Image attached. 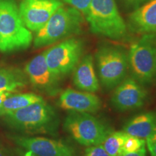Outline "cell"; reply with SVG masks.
<instances>
[{"instance_id":"cell-25","label":"cell","mask_w":156,"mask_h":156,"mask_svg":"<svg viewBox=\"0 0 156 156\" xmlns=\"http://www.w3.org/2000/svg\"><path fill=\"white\" fill-rule=\"evenodd\" d=\"M121 156H146L145 147H142L141 149L138 150L135 152H132V153H123Z\"/></svg>"},{"instance_id":"cell-10","label":"cell","mask_w":156,"mask_h":156,"mask_svg":"<svg viewBox=\"0 0 156 156\" xmlns=\"http://www.w3.org/2000/svg\"><path fill=\"white\" fill-rule=\"evenodd\" d=\"M13 141L36 156H77L75 148L65 142L41 136H15Z\"/></svg>"},{"instance_id":"cell-7","label":"cell","mask_w":156,"mask_h":156,"mask_svg":"<svg viewBox=\"0 0 156 156\" xmlns=\"http://www.w3.org/2000/svg\"><path fill=\"white\" fill-rule=\"evenodd\" d=\"M97 71L105 87L113 89L125 79L129 68L128 55L122 48L104 46L95 54Z\"/></svg>"},{"instance_id":"cell-6","label":"cell","mask_w":156,"mask_h":156,"mask_svg":"<svg viewBox=\"0 0 156 156\" xmlns=\"http://www.w3.org/2000/svg\"><path fill=\"white\" fill-rule=\"evenodd\" d=\"M129 67L142 85L151 84L156 77V34H144L130 47Z\"/></svg>"},{"instance_id":"cell-5","label":"cell","mask_w":156,"mask_h":156,"mask_svg":"<svg viewBox=\"0 0 156 156\" xmlns=\"http://www.w3.org/2000/svg\"><path fill=\"white\" fill-rule=\"evenodd\" d=\"M64 126L76 142L87 147L101 145L112 132L106 124L88 113L70 112Z\"/></svg>"},{"instance_id":"cell-3","label":"cell","mask_w":156,"mask_h":156,"mask_svg":"<svg viewBox=\"0 0 156 156\" xmlns=\"http://www.w3.org/2000/svg\"><path fill=\"white\" fill-rule=\"evenodd\" d=\"M83 23L80 12L74 7L62 6L36 33L34 44L38 48L48 46L74 34H79Z\"/></svg>"},{"instance_id":"cell-18","label":"cell","mask_w":156,"mask_h":156,"mask_svg":"<svg viewBox=\"0 0 156 156\" xmlns=\"http://www.w3.org/2000/svg\"><path fill=\"white\" fill-rule=\"evenodd\" d=\"M26 85V78L20 70L0 68V92H14Z\"/></svg>"},{"instance_id":"cell-11","label":"cell","mask_w":156,"mask_h":156,"mask_svg":"<svg viewBox=\"0 0 156 156\" xmlns=\"http://www.w3.org/2000/svg\"><path fill=\"white\" fill-rule=\"evenodd\" d=\"M147 92L142 84L134 78H126L115 89L112 105L118 110H132L141 108L145 102Z\"/></svg>"},{"instance_id":"cell-15","label":"cell","mask_w":156,"mask_h":156,"mask_svg":"<svg viewBox=\"0 0 156 156\" xmlns=\"http://www.w3.org/2000/svg\"><path fill=\"white\" fill-rule=\"evenodd\" d=\"M73 71V83L78 89L93 93L98 90L99 81L94 69L92 56L88 54L81 58Z\"/></svg>"},{"instance_id":"cell-27","label":"cell","mask_w":156,"mask_h":156,"mask_svg":"<svg viewBox=\"0 0 156 156\" xmlns=\"http://www.w3.org/2000/svg\"><path fill=\"white\" fill-rule=\"evenodd\" d=\"M23 156H36V155H34V154H32L31 153H30V152L26 151L24 154H23Z\"/></svg>"},{"instance_id":"cell-12","label":"cell","mask_w":156,"mask_h":156,"mask_svg":"<svg viewBox=\"0 0 156 156\" xmlns=\"http://www.w3.org/2000/svg\"><path fill=\"white\" fill-rule=\"evenodd\" d=\"M59 106L69 112L94 114L101 108V101L93 93L67 89L59 97Z\"/></svg>"},{"instance_id":"cell-2","label":"cell","mask_w":156,"mask_h":156,"mask_svg":"<svg viewBox=\"0 0 156 156\" xmlns=\"http://www.w3.org/2000/svg\"><path fill=\"white\" fill-rule=\"evenodd\" d=\"M85 17L93 34L113 40L126 36L127 26L115 0H92Z\"/></svg>"},{"instance_id":"cell-1","label":"cell","mask_w":156,"mask_h":156,"mask_svg":"<svg viewBox=\"0 0 156 156\" xmlns=\"http://www.w3.org/2000/svg\"><path fill=\"white\" fill-rule=\"evenodd\" d=\"M32 41V33L23 23L15 0H0V51L26 49Z\"/></svg>"},{"instance_id":"cell-26","label":"cell","mask_w":156,"mask_h":156,"mask_svg":"<svg viewBox=\"0 0 156 156\" xmlns=\"http://www.w3.org/2000/svg\"><path fill=\"white\" fill-rule=\"evenodd\" d=\"M9 95H10V93L7 92V91H1L0 92V107L2 106V103Z\"/></svg>"},{"instance_id":"cell-21","label":"cell","mask_w":156,"mask_h":156,"mask_svg":"<svg viewBox=\"0 0 156 156\" xmlns=\"http://www.w3.org/2000/svg\"><path fill=\"white\" fill-rule=\"evenodd\" d=\"M63 1L80 12L82 14L85 15L88 11L92 0H63Z\"/></svg>"},{"instance_id":"cell-22","label":"cell","mask_w":156,"mask_h":156,"mask_svg":"<svg viewBox=\"0 0 156 156\" xmlns=\"http://www.w3.org/2000/svg\"><path fill=\"white\" fill-rule=\"evenodd\" d=\"M145 140L151 156H156V119L153 130Z\"/></svg>"},{"instance_id":"cell-20","label":"cell","mask_w":156,"mask_h":156,"mask_svg":"<svg viewBox=\"0 0 156 156\" xmlns=\"http://www.w3.org/2000/svg\"><path fill=\"white\" fill-rule=\"evenodd\" d=\"M145 140L140 139L127 134L125 141L122 147V153H132L138 150L141 149L142 147H145Z\"/></svg>"},{"instance_id":"cell-9","label":"cell","mask_w":156,"mask_h":156,"mask_svg":"<svg viewBox=\"0 0 156 156\" xmlns=\"http://www.w3.org/2000/svg\"><path fill=\"white\" fill-rule=\"evenodd\" d=\"M63 3L60 0H21L19 12L26 28L37 33Z\"/></svg>"},{"instance_id":"cell-14","label":"cell","mask_w":156,"mask_h":156,"mask_svg":"<svg viewBox=\"0 0 156 156\" xmlns=\"http://www.w3.org/2000/svg\"><path fill=\"white\" fill-rule=\"evenodd\" d=\"M25 73L32 85L41 89L53 87L58 80L48 69L44 52L35 56L25 65Z\"/></svg>"},{"instance_id":"cell-19","label":"cell","mask_w":156,"mask_h":156,"mask_svg":"<svg viewBox=\"0 0 156 156\" xmlns=\"http://www.w3.org/2000/svg\"><path fill=\"white\" fill-rule=\"evenodd\" d=\"M127 134L124 132H112L101 145L111 156H121L122 147Z\"/></svg>"},{"instance_id":"cell-17","label":"cell","mask_w":156,"mask_h":156,"mask_svg":"<svg viewBox=\"0 0 156 156\" xmlns=\"http://www.w3.org/2000/svg\"><path fill=\"white\" fill-rule=\"evenodd\" d=\"M44 101L40 95L33 93L9 95L0 107V116H5L33 104Z\"/></svg>"},{"instance_id":"cell-4","label":"cell","mask_w":156,"mask_h":156,"mask_svg":"<svg viewBox=\"0 0 156 156\" xmlns=\"http://www.w3.org/2000/svg\"><path fill=\"white\" fill-rule=\"evenodd\" d=\"M5 116V121L11 126L31 133L54 131L57 124L55 112L44 101L34 103Z\"/></svg>"},{"instance_id":"cell-13","label":"cell","mask_w":156,"mask_h":156,"mask_svg":"<svg viewBox=\"0 0 156 156\" xmlns=\"http://www.w3.org/2000/svg\"><path fill=\"white\" fill-rule=\"evenodd\" d=\"M128 28L136 34H156V0L134 9L128 17Z\"/></svg>"},{"instance_id":"cell-23","label":"cell","mask_w":156,"mask_h":156,"mask_svg":"<svg viewBox=\"0 0 156 156\" xmlns=\"http://www.w3.org/2000/svg\"><path fill=\"white\" fill-rule=\"evenodd\" d=\"M84 156H111L106 151L102 145L90 146L87 148Z\"/></svg>"},{"instance_id":"cell-8","label":"cell","mask_w":156,"mask_h":156,"mask_svg":"<svg viewBox=\"0 0 156 156\" xmlns=\"http://www.w3.org/2000/svg\"><path fill=\"white\" fill-rule=\"evenodd\" d=\"M83 53V43L75 38H68L44 51L48 69L57 79L73 71Z\"/></svg>"},{"instance_id":"cell-16","label":"cell","mask_w":156,"mask_h":156,"mask_svg":"<svg viewBox=\"0 0 156 156\" xmlns=\"http://www.w3.org/2000/svg\"><path fill=\"white\" fill-rule=\"evenodd\" d=\"M155 119V115L151 112L137 115L126 123L123 132L129 135L146 140L153 130Z\"/></svg>"},{"instance_id":"cell-28","label":"cell","mask_w":156,"mask_h":156,"mask_svg":"<svg viewBox=\"0 0 156 156\" xmlns=\"http://www.w3.org/2000/svg\"><path fill=\"white\" fill-rule=\"evenodd\" d=\"M0 156H6L5 153H4V152L2 151L1 149H0Z\"/></svg>"},{"instance_id":"cell-24","label":"cell","mask_w":156,"mask_h":156,"mask_svg":"<svg viewBox=\"0 0 156 156\" xmlns=\"http://www.w3.org/2000/svg\"><path fill=\"white\" fill-rule=\"evenodd\" d=\"M121 1L126 8L129 9H136L149 0H121Z\"/></svg>"}]
</instances>
